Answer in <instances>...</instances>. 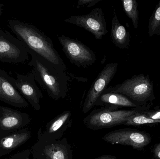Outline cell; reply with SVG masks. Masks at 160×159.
<instances>
[{"mask_svg": "<svg viewBox=\"0 0 160 159\" xmlns=\"http://www.w3.org/2000/svg\"><path fill=\"white\" fill-rule=\"evenodd\" d=\"M64 21L83 28L92 34L97 40L102 39L108 33L104 15L101 7L92 9L87 15L71 16Z\"/></svg>", "mask_w": 160, "mask_h": 159, "instance_id": "obj_8", "label": "cell"}, {"mask_svg": "<svg viewBox=\"0 0 160 159\" xmlns=\"http://www.w3.org/2000/svg\"><path fill=\"white\" fill-rule=\"evenodd\" d=\"M102 140L111 144L130 146L136 149H142L151 142L148 134L129 129L112 131L104 135Z\"/></svg>", "mask_w": 160, "mask_h": 159, "instance_id": "obj_10", "label": "cell"}, {"mask_svg": "<svg viewBox=\"0 0 160 159\" xmlns=\"http://www.w3.org/2000/svg\"><path fill=\"white\" fill-rule=\"evenodd\" d=\"M31 149H27L14 154L5 159H31Z\"/></svg>", "mask_w": 160, "mask_h": 159, "instance_id": "obj_21", "label": "cell"}, {"mask_svg": "<svg viewBox=\"0 0 160 159\" xmlns=\"http://www.w3.org/2000/svg\"><path fill=\"white\" fill-rule=\"evenodd\" d=\"M146 115L155 120H160V111L145 114Z\"/></svg>", "mask_w": 160, "mask_h": 159, "instance_id": "obj_23", "label": "cell"}, {"mask_svg": "<svg viewBox=\"0 0 160 159\" xmlns=\"http://www.w3.org/2000/svg\"><path fill=\"white\" fill-rule=\"evenodd\" d=\"M8 27L29 49L64 71L66 66L52 39L36 27L18 20H10Z\"/></svg>", "mask_w": 160, "mask_h": 159, "instance_id": "obj_2", "label": "cell"}, {"mask_svg": "<svg viewBox=\"0 0 160 159\" xmlns=\"http://www.w3.org/2000/svg\"><path fill=\"white\" fill-rule=\"evenodd\" d=\"M152 91L153 87L148 78L139 75L127 79L121 84L107 87L103 92L121 93L132 101L142 102L149 98Z\"/></svg>", "mask_w": 160, "mask_h": 159, "instance_id": "obj_7", "label": "cell"}, {"mask_svg": "<svg viewBox=\"0 0 160 159\" xmlns=\"http://www.w3.org/2000/svg\"><path fill=\"white\" fill-rule=\"evenodd\" d=\"M116 107H101L95 109L84 119L87 129L96 131L124 125L130 118L138 113L134 110H118Z\"/></svg>", "mask_w": 160, "mask_h": 159, "instance_id": "obj_3", "label": "cell"}, {"mask_svg": "<svg viewBox=\"0 0 160 159\" xmlns=\"http://www.w3.org/2000/svg\"><path fill=\"white\" fill-rule=\"evenodd\" d=\"M11 77L0 69V101L9 105L26 108L29 104L12 83Z\"/></svg>", "mask_w": 160, "mask_h": 159, "instance_id": "obj_14", "label": "cell"}, {"mask_svg": "<svg viewBox=\"0 0 160 159\" xmlns=\"http://www.w3.org/2000/svg\"><path fill=\"white\" fill-rule=\"evenodd\" d=\"M95 106L101 107H128L136 108L137 105L123 94L115 92H103L98 98Z\"/></svg>", "mask_w": 160, "mask_h": 159, "instance_id": "obj_16", "label": "cell"}, {"mask_svg": "<svg viewBox=\"0 0 160 159\" xmlns=\"http://www.w3.org/2000/svg\"><path fill=\"white\" fill-rule=\"evenodd\" d=\"M32 137V132L26 128L9 133H0V147L11 153L25 143Z\"/></svg>", "mask_w": 160, "mask_h": 159, "instance_id": "obj_15", "label": "cell"}, {"mask_svg": "<svg viewBox=\"0 0 160 159\" xmlns=\"http://www.w3.org/2000/svg\"><path fill=\"white\" fill-rule=\"evenodd\" d=\"M32 121L27 113L0 106V133H9L25 129Z\"/></svg>", "mask_w": 160, "mask_h": 159, "instance_id": "obj_13", "label": "cell"}, {"mask_svg": "<svg viewBox=\"0 0 160 159\" xmlns=\"http://www.w3.org/2000/svg\"><path fill=\"white\" fill-rule=\"evenodd\" d=\"M112 21L111 39L115 45L119 48H126L129 43V35L125 27L119 22L116 12Z\"/></svg>", "mask_w": 160, "mask_h": 159, "instance_id": "obj_17", "label": "cell"}, {"mask_svg": "<svg viewBox=\"0 0 160 159\" xmlns=\"http://www.w3.org/2000/svg\"><path fill=\"white\" fill-rule=\"evenodd\" d=\"M95 159H117L115 156L110 155H104L98 157Z\"/></svg>", "mask_w": 160, "mask_h": 159, "instance_id": "obj_25", "label": "cell"}, {"mask_svg": "<svg viewBox=\"0 0 160 159\" xmlns=\"http://www.w3.org/2000/svg\"><path fill=\"white\" fill-rule=\"evenodd\" d=\"M72 114L65 111L49 121L43 129L39 128L38 138L46 140L61 139L66 132L72 125Z\"/></svg>", "mask_w": 160, "mask_h": 159, "instance_id": "obj_12", "label": "cell"}, {"mask_svg": "<svg viewBox=\"0 0 160 159\" xmlns=\"http://www.w3.org/2000/svg\"><path fill=\"white\" fill-rule=\"evenodd\" d=\"M118 64L108 63L103 67L92 83L83 105L82 113L86 114L94 106L98 98L107 88L117 72Z\"/></svg>", "mask_w": 160, "mask_h": 159, "instance_id": "obj_9", "label": "cell"}, {"mask_svg": "<svg viewBox=\"0 0 160 159\" xmlns=\"http://www.w3.org/2000/svg\"><path fill=\"white\" fill-rule=\"evenodd\" d=\"M122 2L127 16L131 19L134 28L137 29L139 18L137 2L135 0H123Z\"/></svg>", "mask_w": 160, "mask_h": 159, "instance_id": "obj_18", "label": "cell"}, {"mask_svg": "<svg viewBox=\"0 0 160 159\" xmlns=\"http://www.w3.org/2000/svg\"><path fill=\"white\" fill-rule=\"evenodd\" d=\"M38 139L31 148L33 159H73L72 147L66 138L57 140Z\"/></svg>", "mask_w": 160, "mask_h": 159, "instance_id": "obj_5", "label": "cell"}, {"mask_svg": "<svg viewBox=\"0 0 160 159\" xmlns=\"http://www.w3.org/2000/svg\"><path fill=\"white\" fill-rule=\"evenodd\" d=\"M154 155L156 158L160 159V143L155 147L154 150Z\"/></svg>", "mask_w": 160, "mask_h": 159, "instance_id": "obj_24", "label": "cell"}, {"mask_svg": "<svg viewBox=\"0 0 160 159\" xmlns=\"http://www.w3.org/2000/svg\"><path fill=\"white\" fill-rule=\"evenodd\" d=\"M160 25V1L150 18L149 24V34L150 36L156 33Z\"/></svg>", "mask_w": 160, "mask_h": 159, "instance_id": "obj_20", "label": "cell"}, {"mask_svg": "<svg viewBox=\"0 0 160 159\" xmlns=\"http://www.w3.org/2000/svg\"><path fill=\"white\" fill-rule=\"evenodd\" d=\"M28 47L9 32L0 29V61L6 63H22L29 60Z\"/></svg>", "mask_w": 160, "mask_h": 159, "instance_id": "obj_4", "label": "cell"}, {"mask_svg": "<svg viewBox=\"0 0 160 159\" xmlns=\"http://www.w3.org/2000/svg\"><path fill=\"white\" fill-rule=\"evenodd\" d=\"M10 153L9 152H7V151L4 150L0 147V158L3 157V156H6V155H8Z\"/></svg>", "mask_w": 160, "mask_h": 159, "instance_id": "obj_26", "label": "cell"}, {"mask_svg": "<svg viewBox=\"0 0 160 159\" xmlns=\"http://www.w3.org/2000/svg\"><path fill=\"white\" fill-rule=\"evenodd\" d=\"M30 49L31 60L28 65L31 73L52 100L58 101L66 97L69 80L66 72Z\"/></svg>", "mask_w": 160, "mask_h": 159, "instance_id": "obj_1", "label": "cell"}, {"mask_svg": "<svg viewBox=\"0 0 160 159\" xmlns=\"http://www.w3.org/2000/svg\"><path fill=\"white\" fill-rule=\"evenodd\" d=\"M3 4L2 3H0V17L3 13Z\"/></svg>", "mask_w": 160, "mask_h": 159, "instance_id": "obj_27", "label": "cell"}, {"mask_svg": "<svg viewBox=\"0 0 160 159\" xmlns=\"http://www.w3.org/2000/svg\"><path fill=\"white\" fill-rule=\"evenodd\" d=\"M158 123H160V120L152 119L145 114H140L138 112L136 115L130 118L124 125L127 126H140L145 124Z\"/></svg>", "mask_w": 160, "mask_h": 159, "instance_id": "obj_19", "label": "cell"}, {"mask_svg": "<svg viewBox=\"0 0 160 159\" xmlns=\"http://www.w3.org/2000/svg\"><path fill=\"white\" fill-rule=\"evenodd\" d=\"M58 38L64 53L72 64L85 68L96 62V53L81 41L64 35H58Z\"/></svg>", "mask_w": 160, "mask_h": 159, "instance_id": "obj_6", "label": "cell"}, {"mask_svg": "<svg viewBox=\"0 0 160 159\" xmlns=\"http://www.w3.org/2000/svg\"><path fill=\"white\" fill-rule=\"evenodd\" d=\"M11 80L15 87L32 107L36 111H39L40 101L44 96L36 85L33 75L31 72L28 74L16 73V78L11 77Z\"/></svg>", "mask_w": 160, "mask_h": 159, "instance_id": "obj_11", "label": "cell"}, {"mask_svg": "<svg viewBox=\"0 0 160 159\" xmlns=\"http://www.w3.org/2000/svg\"><path fill=\"white\" fill-rule=\"evenodd\" d=\"M102 0H79L78 2L77 8H79L81 6H86L87 7H91L101 1Z\"/></svg>", "mask_w": 160, "mask_h": 159, "instance_id": "obj_22", "label": "cell"}]
</instances>
